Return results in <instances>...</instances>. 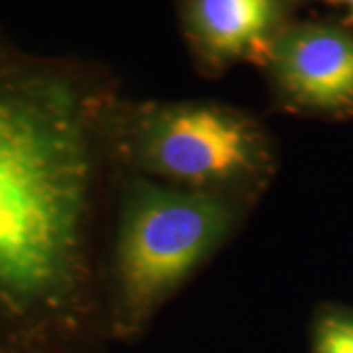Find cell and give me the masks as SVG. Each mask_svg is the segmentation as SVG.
Returning a JSON list of instances; mask_svg holds the SVG:
<instances>
[{"mask_svg": "<svg viewBox=\"0 0 353 353\" xmlns=\"http://www.w3.org/2000/svg\"><path fill=\"white\" fill-rule=\"evenodd\" d=\"M337 2L341 3L343 8H345L348 19L353 21V0H337Z\"/></svg>", "mask_w": 353, "mask_h": 353, "instance_id": "7", "label": "cell"}, {"mask_svg": "<svg viewBox=\"0 0 353 353\" xmlns=\"http://www.w3.org/2000/svg\"><path fill=\"white\" fill-rule=\"evenodd\" d=\"M190 50L206 69L267 64L288 0H174Z\"/></svg>", "mask_w": 353, "mask_h": 353, "instance_id": "4", "label": "cell"}, {"mask_svg": "<svg viewBox=\"0 0 353 353\" xmlns=\"http://www.w3.org/2000/svg\"><path fill=\"white\" fill-rule=\"evenodd\" d=\"M314 353H353V311L332 309L316 319L312 332Z\"/></svg>", "mask_w": 353, "mask_h": 353, "instance_id": "6", "label": "cell"}, {"mask_svg": "<svg viewBox=\"0 0 353 353\" xmlns=\"http://www.w3.org/2000/svg\"><path fill=\"white\" fill-rule=\"evenodd\" d=\"M105 138L138 175L221 193L267 165L262 132L244 114L206 101H148L105 114Z\"/></svg>", "mask_w": 353, "mask_h": 353, "instance_id": "3", "label": "cell"}, {"mask_svg": "<svg viewBox=\"0 0 353 353\" xmlns=\"http://www.w3.org/2000/svg\"><path fill=\"white\" fill-rule=\"evenodd\" d=\"M234 223L224 195L131 176L113 252V330L132 339L214 252Z\"/></svg>", "mask_w": 353, "mask_h": 353, "instance_id": "2", "label": "cell"}, {"mask_svg": "<svg viewBox=\"0 0 353 353\" xmlns=\"http://www.w3.org/2000/svg\"><path fill=\"white\" fill-rule=\"evenodd\" d=\"M108 107L0 46V353H59L85 329Z\"/></svg>", "mask_w": 353, "mask_h": 353, "instance_id": "1", "label": "cell"}, {"mask_svg": "<svg viewBox=\"0 0 353 353\" xmlns=\"http://www.w3.org/2000/svg\"><path fill=\"white\" fill-rule=\"evenodd\" d=\"M273 79L286 97L316 110L353 107V37L319 25L283 28L272 48Z\"/></svg>", "mask_w": 353, "mask_h": 353, "instance_id": "5", "label": "cell"}]
</instances>
